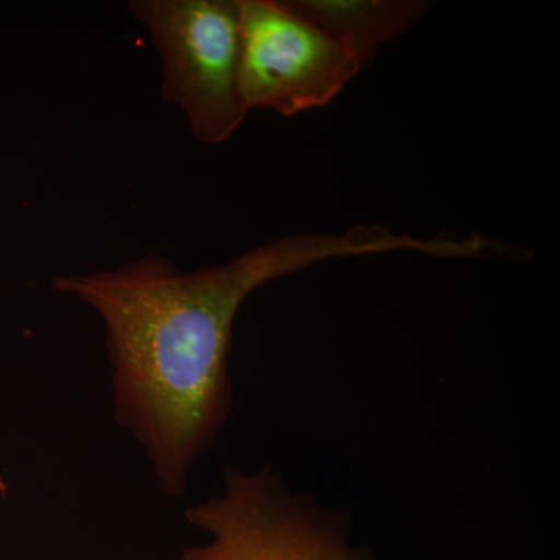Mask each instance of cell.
<instances>
[{"label":"cell","instance_id":"5b68a950","mask_svg":"<svg viewBox=\"0 0 560 560\" xmlns=\"http://www.w3.org/2000/svg\"><path fill=\"white\" fill-rule=\"evenodd\" d=\"M291 10L346 40L361 61L411 31L430 9L423 0H285Z\"/></svg>","mask_w":560,"mask_h":560},{"label":"cell","instance_id":"3957f363","mask_svg":"<svg viewBox=\"0 0 560 560\" xmlns=\"http://www.w3.org/2000/svg\"><path fill=\"white\" fill-rule=\"evenodd\" d=\"M241 83L248 109L294 116L327 105L364 62L285 0H238Z\"/></svg>","mask_w":560,"mask_h":560},{"label":"cell","instance_id":"6da1fadb","mask_svg":"<svg viewBox=\"0 0 560 560\" xmlns=\"http://www.w3.org/2000/svg\"><path fill=\"white\" fill-rule=\"evenodd\" d=\"M397 250L436 256L440 243L378 226L290 234L197 271L153 254L51 287L101 315L114 416L142 445L161 489L179 497L226 418L232 326L250 291L316 261Z\"/></svg>","mask_w":560,"mask_h":560},{"label":"cell","instance_id":"277c9868","mask_svg":"<svg viewBox=\"0 0 560 560\" xmlns=\"http://www.w3.org/2000/svg\"><path fill=\"white\" fill-rule=\"evenodd\" d=\"M187 521L212 540L180 560H374L350 547L340 521L291 499L268 471L226 470L223 495L191 506Z\"/></svg>","mask_w":560,"mask_h":560},{"label":"cell","instance_id":"7a4b0ae2","mask_svg":"<svg viewBox=\"0 0 560 560\" xmlns=\"http://www.w3.org/2000/svg\"><path fill=\"white\" fill-rule=\"evenodd\" d=\"M130 10L160 51L162 101L183 110L200 142L231 139L249 113L238 0H131Z\"/></svg>","mask_w":560,"mask_h":560}]
</instances>
